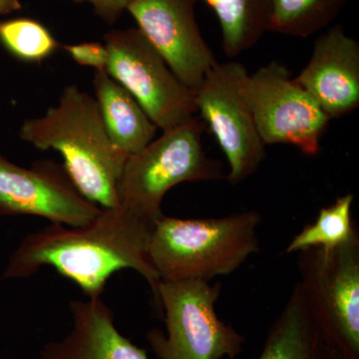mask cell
I'll list each match as a JSON object with an SVG mask.
<instances>
[{
  "mask_svg": "<svg viewBox=\"0 0 359 359\" xmlns=\"http://www.w3.org/2000/svg\"><path fill=\"white\" fill-rule=\"evenodd\" d=\"M249 75L238 61L218 62L195 92L197 113L228 160L230 172L226 178L231 185L256 173L266 157L248 98Z\"/></svg>",
  "mask_w": 359,
  "mask_h": 359,
  "instance_id": "obj_8",
  "label": "cell"
},
{
  "mask_svg": "<svg viewBox=\"0 0 359 359\" xmlns=\"http://www.w3.org/2000/svg\"><path fill=\"white\" fill-rule=\"evenodd\" d=\"M259 212L218 219L163 216L153 226L149 257L160 282L204 280L231 275L259 252Z\"/></svg>",
  "mask_w": 359,
  "mask_h": 359,
  "instance_id": "obj_3",
  "label": "cell"
},
{
  "mask_svg": "<svg viewBox=\"0 0 359 359\" xmlns=\"http://www.w3.org/2000/svg\"><path fill=\"white\" fill-rule=\"evenodd\" d=\"M65 50L78 65L88 66L96 71L106 70L108 50L100 42H83V43L65 45Z\"/></svg>",
  "mask_w": 359,
  "mask_h": 359,
  "instance_id": "obj_20",
  "label": "cell"
},
{
  "mask_svg": "<svg viewBox=\"0 0 359 359\" xmlns=\"http://www.w3.org/2000/svg\"><path fill=\"white\" fill-rule=\"evenodd\" d=\"M198 0H134L127 11L166 61L180 81L194 93L218 63L196 20Z\"/></svg>",
  "mask_w": 359,
  "mask_h": 359,
  "instance_id": "obj_11",
  "label": "cell"
},
{
  "mask_svg": "<svg viewBox=\"0 0 359 359\" xmlns=\"http://www.w3.org/2000/svg\"><path fill=\"white\" fill-rule=\"evenodd\" d=\"M76 4H89L96 15L107 25H114L134 0H68Z\"/></svg>",
  "mask_w": 359,
  "mask_h": 359,
  "instance_id": "obj_21",
  "label": "cell"
},
{
  "mask_svg": "<svg viewBox=\"0 0 359 359\" xmlns=\"http://www.w3.org/2000/svg\"><path fill=\"white\" fill-rule=\"evenodd\" d=\"M347 0H269L266 32L306 39L327 28Z\"/></svg>",
  "mask_w": 359,
  "mask_h": 359,
  "instance_id": "obj_17",
  "label": "cell"
},
{
  "mask_svg": "<svg viewBox=\"0 0 359 359\" xmlns=\"http://www.w3.org/2000/svg\"><path fill=\"white\" fill-rule=\"evenodd\" d=\"M152 230L153 226L120 207L101 208L83 226L51 223L21 241L1 280L28 278L42 266H52L95 299L111 276L131 269L147 280L156 297L160 278L149 257Z\"/></svg>",
  "mask_w": 359,
  "mask_h": 359,
  "instance_id": "obj_1",
  "label": "cell"
},
{
  "mask_svg": "<svg viewBox=\"0 0 359 359\" xmlns=\"http://www.w3.org/2000/svg\"><path fill=\"white\" fill-rule=\"evenodd\" d=\"M72 327L65 337L45 344L39 359H149L115 325L101 297L71 302Z\"/></svg>",
  "mask_w": 359,
  "mask_h": 359,
  "instance_id": "obj_13",
  "label": "cell"
},
{
  "mask_svg": "<svg viewBox=\"0 0 359 359\" xmlns=\"http://www.w3.org/2000/svg\"><path fill=\"white\" fill-rule=\"evenodd\" d=\"M323 340L311 320L299 285L268 332L257 359H320Z\"/></svg>",
  "mask_w": 359,
  "mask_h": 359,
  "instance_id": "obj_15",
  "label": "cell"
},
{
  "mask_svg": "<svg viewBox=\"0 0 359 359\" xmlns=\"http://www.w3.org/2000/svg\"><path fill=\"white\" fill-rule=\"evenodd\" d=\"M22 8L20 0H0V15H7Z\"/></svg>",
  "mask_w": 359,
  "mask_h": 359,
  "instance_id": "obj_22",
  "label": "cell"
},
{
  "mask_svg": "<svg viewBox=\"0 0 359 359\" xmlns=\"http://www.w3.org/2000/svg\"><path fill=\"white\" fill-rule=\"evenodd\" d=\"M320 359H341L334 351H330V348L323 342V347H321Z\"/></svg>",
  "mask_w": 359,
  "mask_h": 359,
  "instance_id": "obj_23",
  "label": "cell"
},
{
  "mask_svg": "<svg viewBox=\"0 0 359 359\" xmlns=\"http://www.w3.org/2000/svg\"><path fill=\"white\" fill-rule=\"evenodd\" d=\"M221 25L224 54L233 59L252 49L268 27L269 0H205Z\"/></svg>",
  "mask_w": 359,
  "mask_h": 359,
  "instance_id": "obj_16",
  "label": "cell"
},
{
  "mask_svg": "<svg viewBox=\"0 0 359 359\" xmlns=\"http://www.w3.org/2000/svg\"><path fill=\"white\" fill-rule=\"evenodd\" d=\"M93 85L106 131L116 147L128 156L147 147L158 127L136 99L105 70L96 71Z\"/></svg>",
  "mask_w": 359,
  "mask_h": 359,
  "instance_id": "obj_14",
  "label": "cell"
},
{
  "mask_svg": "<svg viewBox=\"0 0 359 359\" xmlns=\"http://www.w3.org/2000/svg\"><path fill=\"white\" fill-rule=\"evenodd\" d=\"M0 43L26 62H41L59 48L57 40L42 23L25 18L0 21Z\"/></svg>",
  "mask_w": 359,
  "mask_h": 359,
  "instance_id": "obj_19",
  "label": "cell"
},
{
  "mask_svg": "<svg viewBox=\"0 0 359 359\" xmlns=\"http://www.w3.org/2000/svg\"><path fill=\"white\" fill-rule=\"evenodd\" d=\"M247 93L264 145L285 144L318 154L330 117L285 65L273 61L249 75Z\"/></svg>",
  "mask_w": 359,
  "mask_h": 359,
  "instance_id": "obj_9",
  "label": "cell"
},
{
  "mask_svg": "<svg viewBox=\"0 0 359 359\" xmlns=\"http://www.w3.org/2000/svg\"><path fill=\"white\" fill-rule=\"evenodd\" d=\"M100 211L79 193L62 166L40 160L25 168L0 155L1 216H35L80 226L93 221Z\"/></svg>",
  "mask_w": 359,
  "mask_h": 359,
  "instance_id": "obj_10",
  "label": "cell"
},
{
  "mask_svg": "<svg viewBox=\"0 0 359 359\" xmlns=\"http://www.w3.org/2000/svg\"><path fill=\"white\" fill-rule=\"evenodd\" d=\"M205 128L195 116L129 156L117 184L118 207L154 226L164 216L162 202L173 187L223 179L222 163L208 157L203 147Z\"/></svg>",
  "mask_w": 359,
  "mask_h": 359,
  "instance_id": "obj_4",
  "label": "cell"
},
{
  "mask_svg": "<svg viewBox=\"0 0 359 359\" xmlns=\"http://www.w3.org/2000/svg\"><path fill=\"white\" fill-rule=\"evenodd\" d=\"M304 304L323 344L341 359H359V233L332 250L299 252Z\"/></svg>",
  "mask_w": 359,
  "mask_h": 359,
  "instance_id": "obj_5",
  "label": "cell"
},
{
  "mask_svg": "<svg viewBox=\"0 0 359 359\" xmlns=\"http://www.w3.org/2000/svg\"><path fill=\"white\" fill-rule=\"evenodd\" d=\"M221 283L160 282L156 299L165 311L167 334L154 328L147 340L160 359H235L245 337L216 313Z\"/></svg>",
  "mask_w": 359,
  "mask_h": 359,
  "instance_id": "obj_6",
  "label": "cell"
},
{
  "mask_svg": "<svg viewBox=\"0 0 359 359\" xmlns=\"http://www.w3.org/2000/svg\"><path fill=\"white\" fill-rule=\"evenodd\" d=\"M354 196L346 194L334 204L323 208L314 223L306 224L287 245V252H299L311 248L334 250L348 242L358 228L351 221Z\"/></svg>",
  "mask_w": 359,
  "mask_h": 359,
  "instance_id": "obj_18",
  "label": "cell"
},
{
  "mask_svg": "<svg viewBox=\"0 0 359 359\" xmlns=\"http://www.w3.org/2000/svg\"><path fill=\"white\" fill-rule=\"evenodd\" d=\"M330 120L359 106V42L342 25L332 26L313 44L308 65L294 78Z\"/></svg>",
  "mask_w": 359,
  "mask_h": 359,
  "instance_id": "obj_12",
  "label": "cell"
},
{
  "mask_svg": "<svg viewBox=\"0 0 359 359\" xmlns=\"http://www.w3.org/2000/svg\"><path fill=\"white\" fill-rule=\"evenodd\" d=\"M20 136L40 150L60 153L66 173L85 199L102 209L118 207L117 184L129 156L110 140L95 97L68 85L57 105L25 120Z\"/></svg>",
  "mask_w": 359,
  "mask_h": 359,
  "instance_id": "obj_2",
  "label": "cell"
},
{
  "mask_svg": "<svg viewBox=\"0 0 359 359\" xmlns=\"http://www.w3.org/2000/svg\"><path fill=\"white\" fill-rule=\"evenodd\" d=\"M106 72L140 104L158 129L168 131L195 117V93L182 83L137 27L104 35Z\"/></svg>",
  "mask_w": 359,
  "mask_h": 359,
  "instance_id": "obj_7",
  "label": "cell"
}]
</instances>
